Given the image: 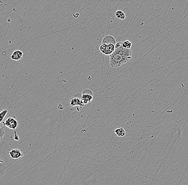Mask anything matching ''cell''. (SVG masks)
Returning a JSON list of instances; mask_svg holds the SVG:
<instances>
[{
  "mask_svg": "<svg viewBox=\"0 0 188 185\" xmlns=\"http://www.w3.org/2000/svg\"><path fill=\"white\" fill-rule=\"evenodd\" d=\"M115 47V51L110 55V64L112 68H118L132 59V52L130 49L124 48L122 42H116Z\"/></svg>",
  "mask_w": 188,
  "mask_h": 185,
  "instance_id": "cell-1",
  "label": "cell"
},
{
  "mask_svg": "<svg viewBox=\"0 0 188 185\" xmlns=\"http://www.w3.org/2000/svg\"><path fill=\"white\" fill-rule=\"evenodd\" d=\"M115 45L112 44H102L100 47V50L101 52L105 55H111L115 51Z\"/></svg>",
  "mask_w": 188,
  "mask_h": 185,
  "instance_id": "cell-2",
  "label": "cell"
},
{
  "mask_svg": "<svg viewBox=\"0 0 188 185\" xmlns=\"http://www.w3.org/2000/svg\"><path fill=\"white\" fill-rule=\"evenodd\" d=\"M3 125L7 126L9 129L15 130L18 126V121L16 119L10 117L7 119L3 123Z\"/></svg>",
  "mask_w": 188,
  "mask_h": 185,
  "instance_id": "cell-3",
  "label": "cell"
},
{
  "mask_svg": "<svg viewBox=\"0 0 188 185\" xmlns=\"http://www.w3.org/2000/svg\"><path fill=\"white\" fill-rule=\"evenodd\" d=\"M9 154L10 155V157L12 159H18L19 158H21V157L23 156V153L21 152V151L19 149H15L12 150L11 151H10Z\"/></svg>",
  "mask_w": 188,
  "mask_h": 185,
  "instance_id": "cell-4",
  "label": "cell"
},
{
  "mask_svg": "<svg viewBox=\"0 0 188 185\" xmlns=\"http://www.w3.org/2000/svg\"><path fill=\"white\" fill-rule=\"evenodd\" d=\"M23 56V52L19 50H17L13 52L11 56V58L14 60H22Z\"/></svg>",
  "mask_w": 188,
  "mask_h": 185,
  "instance_id": "cell-5",
  "label": "cell"
},
{
  "mask_svg": "<svg viewBox=\"0 0 188 185\" xmlns=\"http://www.w3.org/2000/svg\"><path fill=\"white\" fill-rule=\"evenodd\" d=\"M116 41L115 38L113 36H106L104 37L102 41V44H116Z\"/></svg>",
  "mask_w": 188,
  "mask_h": 185,
  "instance_id": "cell-6",
  "label": "cell"
},
{
  "mask_svg": "<svg viewBox=\"0 0 188 185\" xmlns=\"http://www.w3.org/2000/svg\"><path fill=\"white\" fill-rule=\"evenodd\" d=\"M70 105L71 107H76L79 105L81 107H82L84 106V105L82 103L81 99L78 97H74L70 101Z\"/></svg>",
  "mask_w": 188,
  "mask_h": 185,
  "instance_id": "cell-7",
  "label": "cell"
},
{
  "mask_svg": "<svg viewBox=\"0 0 188 185\" xmlns=\"http://www.w3.org/2000/svg\"><path fill=\"white\" fill-rule=\"evenodd\" d=\"M93 99V96L88 94H82L81 100L84 105H86L88 103L91 102Z\"/></svg>",
  "mask_w": 188,
  "mask_h": 185,
  "instance_id": "cell-8",
  "label": "cell"
},
{
  "mask_svg": "<svg viewBox=\"0 0 188 185\" xmlns=\"http://www.w3.org/2000/svg\"><path fill=\"white\" fill-rule=\"evenodd\" d=\"M114 133H116L118 137H123L126 135V131L123 128H119L116 129L114 131Z\"/></svg>",
  "mask_w": 188,
  "mask_h": 185,
  "instance_id": "cell-9",
  "label": "cell"
},
{
  "mask_svg": "<svg viewBox=\"0 0 188 185\" xmlns=\"http://www.w3.org/2000/svg\"><path fill=\"white\" fill-rule=\"evenodd\" d=\"M115 15L116 16V18L121 19V20H124L126 18V15L124 14V12H123L121 10H118L116 11V13H115Z\"/></svg>",
  "mask_w": 188,
  "mask_h": 185,
  "instance_id": "cell-10",
  "label": "cell"
},
{
  "mask_svg": "<svg viewBox=\"0 0 188 185\" xmlns=\"http://www.w3.org/2000/svg\"><path fill=\"white\" fill-rule=\"evenodd\" d=\"M8 113V110H3L0 113V123H2V121L4 120L5 117H6Z\"/></svg>",
  "mask_w": 188,
  "mask_h": 185,
  "instance_id": "cell-11",
  "label": "cell"
},
{
  "mask_svg": "<svg viewBox=\"0 0 188 185\" xmlns=\"http://www.w3.org/2000/svg\"><path fill=\"white\" fill-rule=\"evenodd\" d=\"M122 46L124 48L130 49L132 46V44L129 40L124 41V42H122Z\"/></svg>",
  "mask_w": 188,
  "mask_h": 185,
  "instance_id": "cell-12",
  "label": "cell"
},
{
  "mask_svg": "<svg viewBox=\"0 0 188 185\" xmlns=\"http://www.w3.org/2000/svg\"><path fill=\"white\" fill-rule=\"evenodd\" d=\"M0 174L1 177H2V176L4 174L5 171V166L4 165V163L2 161H1V164H0Z\"/></svg>",
  "mask_w": 188,
  "mask_h": 185,
  "instance_id": "cell-13",
  "label": "cell"
},
{
  "mask_svg": "<svg viewBox=\"0 0 188 185\" xmlns=\"http://www.w3.org/2000/svg\"><path fill=\"white\" fill-rule=\"evenodd\" d=\"M82 94H88V95H91L93 96V92H92V90L90 89H84V90H83V92H82Z\"/></svg>",
  "mask_w": 188,
  "mask_h": 185,
  "instance_id": "cell-14",
  "label": "cell"
},
{
  "mask_svg": "<svg viewBox=\"0 0 188 185\" xmlns=\"http://www.w3.org/2000/svg\"><path fill=\"white\" fill-rule=\"evenodd\" d=\"M4 129L3 127L0 128V140L1 141L3 139V137L4 135Z\"/></svg>",
  "mask_w": 188,
  "mask_h": 185,
  "instance_id": "cell-15",
  "label": "cell"
},
{
  "mask_svg": "<svg viewBox=\"0 0 188 185\" xmlns=\"http://www.w3.org/2000/svg\"><path fill=\"white\" fill-rule=\"evenodd\" d=\"M14 133H15V137H14V139H15V140H16V141H18V140H19V138L18 135H17V133H16V131H15Z\"/></svg>",
  "mask_w": 188,
  "mask_h": 185,
  "instance_id": "cell-16",
  "label": "cell"
}]
</instances>
